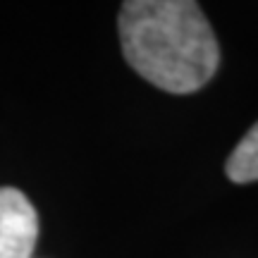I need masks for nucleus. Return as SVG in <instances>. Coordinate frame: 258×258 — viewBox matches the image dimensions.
<instances>
[{
	"label": "nucleus",
	"instance_id": "f257e3e1",
	"mask_svg": "<svg viewBox=\"0 0 258 258\" xmlns=\"http://www.w3.org/2000/svg\"><path fill=\"white\" fill-rule=\"evenodd\" d=\"M117 31L129 67L167 93L199 91L218 72V38L199 3L127 0Z\"/></svg>",
	"mask_w": 258,
	"mask_h": 258
},
{
	"label": "nucleus",
	"instance_id": "f03ea898",
	"mask_svg": "<svg viewBox=\"0 0 258 258\" xmlns=\"http://www.w3.org/2000/svg\"><path fill=\"white\" fill-rule=\"evenodd\" d=\"M38 239V213L27 194L0 186V258H31Z\"/></svg>",
	"mask_w": 258,
	"mask_h": 258
},
{
	"label": "nucleus",
	"instance_id": "7ed1b4c3",
	"mask_svg": "<svg viewBox=\"0 0 258 258\" xmlns=\"http://www.w3.org/2000/svg\"><path fill=\"white\" fill-rule=\"evenodd\" d=\"M225 175L234 184L258 182V122L244 134L225 163Z\"/></svg>",
	"mask_w": 258,
	"mask_h": 258
}]
</instances>
